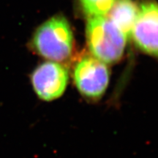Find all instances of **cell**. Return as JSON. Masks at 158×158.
<instances>
[{
    "mask_svg": "<svg viewBox=\"0 0 158 158\" xmlns=\"http://www.w3.org/2000/svg\"><path fill=\"white\" fill-rule=\"evenodd\" d=\"M73 35L68 20L58 15L48 19L35 30L29 47L35 54L56 62H64L73 50Z\"/></svg>",
    "mask_w": 158,
    "mask_h": 158,
    "instance_id": "6da1fadb",
    "label": "cell"
},
{
    "mask_svg": "<svg viewBox=\"0 0 158 158\" xmlns=\"http://www.w3.org/2000/svg\"><path fill=\"white\" fill-rule=\"evenodd\" d=\"M86 37L91 55L109 64L121 60L128 40L106 16L89 19Z\"/></svg>",
    "mask_w": 158,
    "mask_h": 158,
    "instance_id": "7a4b0ae2",
    "label": "cell"
},
{
    "mask_svg": "<svg viewBox=\"0 0 158 158\" xmlns=\"http://www.w3.org/2000/svg\"><path fill=\"white\" fill-rule=\"evenodd\" d=\"M73 81L85 100L98 102L108 87L110 72L108 66L92 55H84L74 66Z\"/></svg>",
    "mask_w": 158,
    "mask_h": 158,
    "instance_id": "3957f363",
    "label": "cell"
},
{
    "mask_svg": "<svg viewBox=\"0 0 158 158\" xmlns=\"http://www.w3.org/2000/svg\"><path fill=\"white\" fill-rule=\"evenodd\" d=\"M68 81V68L53 61L39 64L30 75V82L35 94L45 102L60 98L66 90Z\"/></svg>",
    "mask_w": 158,
    "mask_h": 158,
    "instance_id": "277c9868",
    "label": "cell"
},
{
    "mask_svg": "<svg viewBox=\"0 0 158 158\" xmlns=\"http://www.w3.org/2000/svg\"><path fill=\"white\" fill-rule=\"evenodd\" d=\"M131 36L139 50L158 59V3L155 0H145L138 6Z\"/></svg>",
    "mask_w": 158,
    "mask_h": 158,
    "instance_id": "5b68a950",
    "label": "cell"
},
{
    "mask_svg": "<svg viewBox=\"0 0 158 158\" xmlns=\"http://www.w3.org/2000/svg\"><path fill=\"white\" fill-rule=\"evenodd\" d=\"M138 13V5L133 0H116L108 13V19L129 39Z\"/></svg>",
    "mask_w": 158,
    "mask_h": 158,
    "instance_id": "8992f818",
    "label": "cell"
},
{
    "mask_svg": "<svg viewBox=\"0 0 158 158\" xmlns=\"http://www.w3.org/2000/svg\"><path fill=\"white\" fill-rule=\"evenodd\" d=\"M116 0H78L83 13L86 17L106 16Z\"/></svg>",
    "mask_w": 158,
    "mask_h": 158,
    "instance_id": "52a82bcc",
    "label": "cell"
}]
</instances>
